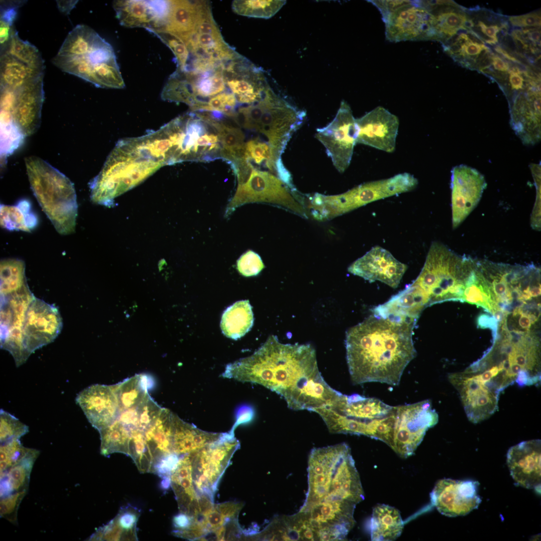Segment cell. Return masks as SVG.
Returning <instances> with one entry per match:
<instances>
[{
	"instance_id": "9a60e30c",
	"label": "cell",
	"mask_w": 541,
	"mask_h": 541,
	"mask_svg": "<svg viewBox=\"0 0 541 541\" xmlns=\"http://www.w3.org/2000/svg\"><path fill=\"white\" fill-rule=\"evenodd\" d=\"M34 298L28 286L1 295V347L12 354L17 366L30 356L23 343L22 330L27 310Z\"/></svg>"
},
{
	"instance_id": "6da1fadb",
	"label": "cell",
	"mask_w": 541,
	"mask_h": 541,
	"mask_svg": "<svg viewBox=\"0 0 541 541\" xmlns=\"http://www.w3.org/2000/svg\"><path fill=\"white\" fill-rule=\"evenodd\" d=\"M308 489L293 517L306 540H344L355 524L364 493L350 447L345 443L314 448L308 466Z\"/></svg>"
},
{
	"instance_id": "6125c7cd",
	"label": "cell",
	"mask_w": 541,
	"mask_h": 541,
	"mask_svg": "<svg viewBox=\"0 0 541 541\" xmlns=\"http://www.w3.org/2000/svg\"><path fill=\"white\" fill-rule=\"evenodd\" d=\"M77 2L78 1H57L59 11L67 15L70 13Z\"/></svg>"
},
{
	"instance_id": "d4e9b609",
	"label": "cell",
	"mask_w": 541,
	"mask_h": 541,
	"mask_svg": "<svg viewBox=\"0 0 541 541\" xmlns=\"http://www.w3.org/2000/svg\"><path fill=\"white\" fill-rule=\"evenodd\" d=\"M76 402L98 431L113 423L120 414L114 385H92L77 395Z\"/></svg>"
},
{
	"instance_id": "4316f807",
	"label": "cell",
	"mask_w": 541,
	"mask_h": 541,
	"mask_svg": "<svg viewBox=\"0 0 541 541\" xmlns=\"http://www.w3.org/2000/svg\"><path fill=\"white\" fill-rule=\"evenodd\" d=\"M541 442L533 439L511 447L507 453L510 474L519 486L539 490L540 487Z\"/></svg>"
},
{
	"instance_id": "44dd1931",
	"label": "cell",
	"mask_w": 541,
	"mask_h": 541,
	"mask_svg": "<svg viewBox=\"0 0 541 541\" xmlns=\"http://www.w3.org/2000/svg\"><path fill=\"white\" fill-rule=\"evenodd\" d=\"M448 379L457 391L468 420L474 423L492 415L498 408L499 395L465 370L450 373Z\"/></svg>"
},
{
	"instance_id": "9c48e42d",
	"label": "cell",
	"mask_w": 541,
	"mask_h": 541,
	"mask_svg": "<svg viewBox=\"0 0 541 541\" xmlns=\"http://www.w3.org/2000/svg\"><path fill=\"white\" fill-rule=\"evenodd\" d=\"M418 180L409 173L361 184L340 194L315 193L310 209L317 220H330L369 203L410 191L416 187Z\"/></svg>"
},
{
	"instance_id": "816d5d0a",
	"label": "cell",
	"mask_w": 541,
	"mask_h": 541,
	"mask_svg": "<svg viewBox=\"0 0 541 541\" xmlns=\"http://www.w3.org/2000/svg\"><path fill=\"white\" fill-rule=\"evenodd\" d=\"M531 171L536 187V196L530 218L531 227L536 230L540 229V168L538 164L531 165Z\"/></svg>"
},
{
	"instance_id": "8d00e7d4",
	"label": "cell",
	"mask_w": 541,
	"mask_h": 541,
	"mask_svg": "<svg viewBox=\"0 0 541 541\" xmlns=\"http://www.w3.org/2000/svg\"><path fill=\"white\" fill-rule=\"evenodd\" d=\"M1 88L18 89L44 76V71L29 67L8 54L1 55Z\"/></svg>"
},
{
	"instance_id": "db71d44e",
	"label": "cell",
	"mask_w": 541,
	"mask_h": 541,
	"mask_svg": "<svg viewBox=\"0 0 541 541\" xmlns=\"http://www.w3.org/2000/svg\"><path fill=\"white\" fill-rule=\"evenodd\" d=\"M412 1H370L380 11L382 17L406 5Z\"/></svg>"
},
{
	"instance_id": "8992f818",
	"label": "cell",
	"mask_w": 541,
	"mask_h": 541,
	"mask_svg": "<svg viewBox=\"0 0 541 541\" xmlns=\"http://www.w3.org/2000/svg\"><path fill=\"white\" fill-rule=\"evenodd\" d=\"M162 166L137 137L121 140L107 157L99 173L90 182L91 199L110 206L115 198Z\"/></svg>"
},
{
	"instance_id": "8fae6325",
	"label": "cell",
	"mask_w": 541,
	"mask_h": 541,
	"mask_svg": "<svg viewBox=\"0 0 541 541\" xmlns=\"http://www.w3.org/2000/svg\"><path fill=\"white\" fill-rule=\"evenodd\" d=\"M243 506V503L238 502H212L195 516L185 521L173 534L189 540L241 538L243 534L238 517Z\"/></svg>"
},
{
	"instance_id": "484cf974",
	"label": "cell",
	"mask_w": 541,
	"mask_h": 541,
	"mask_svg": "<svg viewBox=\"0 0 541 541\" xmlns=\"http://www.w3.org/2000/svg\"><path fill=\"white\" fill-rule=\"evenodd\" d=\"M113 7L120 24L128 27H143L149 31L164 29L170 1H117Z\"/></svg>"
},
{
	"instance_id": "cb8c5ba5",
	"label": "cell",
	"mask_w": 541,
	"mask_h": 541,
	"mask_svg": "<svg viewBox=\"0 0 541 541\" xmlns=\"http://www.w3.org/2000/svg\"><path fill=\"white\" fill-rule=\"evenodd\" d=\"M407 268L405 264L396 259L389 251L376 246L353 262L348 270L370 282L379 281L396 289Z\"/></svg>"
},
{
	"instance_id": "f1b7e54d",
	"label": "cell",
	"mask_w": 541,
	"mask_h": 541,
	"mask_svg": "<svg viewBox=\"0 0 541 541\" xmlns=\"http://www.w3.org/2000/svg\"><path fill=\"white\" fill-rule=\"evenodd\" d=\"M429 306L424 292L413 283L373 310V314L415 327L423 311Z\"/></svg>"
},
{
	"instance_id": "30bf717a",
	"label": "cell",
	"mask_w": 541,
	"mask_h": 541,
	"mask_svg": "<svg viewBox=\"0 0 541 541\" xmlns=\"http://www.w3.org/2000/svg\"><path fill=\"white\" fill-rule=\"evenodd\" d=\"M504 337L495 343L509 385L531 386L540 381V345L530 332L503 331Z\"/></svg>"
},
{
	"instance_id": "d6986e66",
	"label": "cell",
	"mask_w": 541,
	"mask_h": 541,
	"mask_svg": "<svg viewBox=\"0 0 541 541\" xmlns=\"http://www.w3.org/2000/svg\"><path fill=\"white\" fill-rule=\"evenodd\" d=\"M486 186L484 176L476 169L463 164L452 168L451 189L454 229L476 207Z\"/></svg>"
},
{
	"instance_id": "5bb4252c",
	"label": "cell",
	"mask_w": 541,
	"mask_h": 541,
	"mask_svg": "<svg viewBox=\"0 0 541 541\" xmlns=\"http://www.w3.org/2000/svg\"><path fill=\"white\" fill-rule=\"evenodd\" d=\"M391 448L400 457L412 455L426 431L438 422V415L429 400L396 406Z\"/></svg>"
},
{
	"instance_id": "f546056e",
	"label": "cell",
	"mask_w": 541,
	"mask_h": 541,
	"mask_svg": "<svg viewBox=\"0 0 541 541\" xmlns=\"http://www.w3.org/2000/svg\"><path fill=\"white\" fill-rule=\"evenodd\" d=\"M170 481L178 503L179 514L185 516L193 514L198 507L200 496L193 484L191 453L179 458L171 472Z\"/></svg>"
},
{
	"instance_id": "f35d334b",
	"label": "cell",
	"mask_w": 541,
	"mask_h": 541,
	"mask_svg": "<svg viewBox=\"0 0 541 541\" xmlns=\"http://www.w3.org/2000/svg\"><path fill=\"white\" fill-rule=\"evenodd\" d=\"M39 451L33 449L22 460L1 474V497L13 492L27 491L30 474Z\"/></svg>"
},
{
	"instance_id": "ab89813d",
	"label": "cell",
	"mask_w": 541,
	"mask_h": 541,
	"mask_svg": "<svg viewBox=\"0 0 541 541\" xmlns=\"http://www.w3.org/2000/svg\"><path fill=\"white\" fill-rule=\"evenodd\" d=\"M162 408L148 394L137 406L121 411L118 420L130 432L133 430L145 432L158 418Z\"/></svg>"
},
{
	"instance_id": "4dcf8cb0",
	"label": "cell",
	"mask_w": 541,
	"mask_h": 541,
	"mask_svg": "<svg viewBox=\"0 0 541 541\" xmlns=\"http://www.w3.org/2000/svg\"><path fill=\"white\" fill-rule=\"evenodd\" d=\"M173 451L180 457L197 451L219 439L223 433L209 432L186 422L173 414Z\"/></svg>"
},
{
	"instance_id": "681fc988",
	"label": "cell",
	"mask_w": 541,
	"mask_h": 541,
	"mask_svg": "<svg viewBox=\"0 0 541 541\" xmlns=\"http://www.w3.org/2000/svg\"><path fill=\"white\" fill-rule=\"evenodd\" d=\"M264 266L260 256L252 250L243 253L237 261L238 271L245 277L258 275Z\"/></svg>"
},
{
	"instance_id": "91938a15",
	"label": "cell",
	"mask_w": 541,
	"mask_h": 541,
	"mask_svg": "<svg viewBox=\"0 0 541 541\" xmlns=\"http://www.w3.org/2000/svg\"><path fill=\"white\" fill-rule=\"evenodd\" d=\"M478 27L481 32L485 36L490 38L495 43L498 42L497 34L500 30V27L497 25L486 26L482 22H478Z\"/></svg>"
},
{
	"instance_id": "277c9868",
	"label": "cell",
	"mask_w": 541,
	"mask_h": 541,
	"mask_svg": "<svg viewBox=\"0 0 541 541\" xmlns=\"http://www.w3.org/2000/svg\"><path fill=\"white\" fill-rule=\"evenodd\" d=\"M143 139L163 166L222 158L219 122L208 112H188L143 135Z\"/></svg>"
},
{
	"instance_id": "836d02e7",
	"label": "cell",
	"mask_w": 541,
	"mask_h": 541,
	"mask_svg": "<svg viewBox=\"0 0 541 541\" xmlns=\"http://www.w3.org/2000/svg\"><path fill=\"white\" fill-rule=\"evenodd\" d=\"M403 522L399 510L386 504H378L373 510L370 520L372 540H394L403 528Z\"/></svg>"
},
{
	"instance_id": "83f0119b",
	"label": "cell",
	"mask_w": 541,
	"mask_h": 541,
	"mask_svg": "<svg viewBox=\"0 0 541 541\" xmlns=\"http://www.w3.org/2000/svg\"><path fill=\"white\" fill-rule=\"evenodd\" d=\"M43 77L14 90L16 99L12 113L14 121L25 136L39 128L44 99Z\"/></svg>"
},
{
	"instance_id": "4fadbf2b",
	"label": "cell",
	"mask_w": 541,
	"mask_h": 541,
	"mask_svg": "<svg viewBox=\"0 0 541 541\" xmlns=\"http://www.w3.org/2000/svg\"><path fill=\"white\" fill-rule=\"evenodd\" d=\"M239 446L233 432L230 431L223 433L215 442L191 453L192 481L199 496L213 498L220 478Z\"/></svg>"
},
{
	"instance_id": "52a82bcc",
	"label": "cell",
	"mask_w": 541,
	"mask_h": 541,
	"mask_svg": "<svg viewBox=\"0 0 541 541\" xmlns=\"http://www.w3.org/2000/svg\"><path fill=\"white\" fill-rule=\"evenodd\" d=\"M32 190L57 231L75 232L78 204L73 183L64 174L36 156L25 159Z\"/></svg>"
},
{
	"instance_id": "7c38bea8",
	"label": "cell",
	"mask_w": 541,
	"mask_h": 541,
	"mask_svg": "<svg viewBox=\"0 0 541 541\" xmlns=\"http://www.w3.org/2000/svg\"><path fill=\"white\" fill-rule=\"evenodd\" d=\"M299 197L296 190L291 189L277 175L254 168L246 182L237 186L226 214L228 215L235 208L247 203L266 202L307 218V211Z\"/></svg>"
},
{
	"instance_id": "be15d7a7",
	"label": "cell",
	"mask_w": 541,
	"mask_h": 541,
	"mask_svg": "<svg viewBox=\"0 0 541 541\" xmlns=\"http://www.w3.org/2000/svg\"><path fill=\"white\" fill-rule=\"evenodd\" d=\"M491 58L492 64L495 70L501 72L508 71L509 65L503 59L496 56H493Z\"/></svg>"
},
{
	"instance_id": "7402d4cb",
	"label": "cell",
	"mask_w": 541,
	"mask_h": 541,
	"mask_svg": "<svg viewBox=\"0 0 541 541\" xmlns=\"http://www.w3.org/2000/svg\"><path fill=\"white\" fill-rule=\"evenodd\" d=\"M478 485L473 480H439L430 494L431 502L444 515H465L477 508L481 501L477 494Z\"/></svg>"
},
{
	"instance_id": "b9f144b4",
	"label": "cell",
	"mask_w": 541,
	"mask_h": 541,
	"mask_svg": "<svg viewBox=\"0 0 541 541\" xmlns=\"http://www.w3.org/2000/svg\"><path fill=\"white\" fill-rule=\"evenodd\" d=\"M101 453L108 456L115 452L128 454L130 433L119 420L100 430Z\"/></svg>"
},
{
	"instance_id": "ba28073f",
	"label": "cell",
	"mask_w": 541,
	"mask_h": 541,
	"mask_svg": "<svg viewBox=\"0 0 541 541\" xmlns=\"http://www.w3.org/2000/svg\"><path fill=\"white\" fill-rule=\"evenodd\" d=\"M472 260L469 256L457 254L440 242L434 241L413 283L426 295L429 306L445 301L462 302L464 282Z\"/></svg>"
},
{
	"instance_id": "e7e4bbea",
	"label": "cell",
	"mask_w": 541,
	"mask_h": 541,
	"mask_svg": "<svg viewBox=\"0 0 541 541\" xmlns=\"http://www.w3.org/2000/svg\"><path fill=\"white\" fill-rule=\"evenodd\" d=\"M524 34H526L527 38L534 43H539L540 40V32L536 29L524 30Z\"/></svg>"
},
{
	"instance_id": "f5cc1de1",
	"label": "cell",
	"mask_w": 541,
	"mask_h": 541,
	"mask_svg": "<svg viewBox=\"0 0 541 541\" xmlns=\"http://www.w3.org/2000/svg\"><path fill=\"white\" fill-rule=\"evenodd\" d=\"M510 23L516 27H539L540 26V17L536 13H531L518 16L509 17Z\"/></svg>"
},
{
	"instance_id": "c3c4849f",
	"label": "cell",
	"mask_w": 541,
	"mask_h": 541,
	"mask_svg": "<svg viewBox=\"0 0 541 541\" xmlns=\"http://www.w3.org/2000/svg\"><path fill=\"white\" fill-rule=\"evenodd\" d=\"M161 40L173 52L177 64V70H182L189 59V52L182 40L176 35L165 30L150 31Z\"/></svg>"
},
{
	"instance_id": "6f0895ef",
	"label": "cell",
	"mask_w": 541,
	"mask_h": 541,
	"mask_svg": "<svg viewBox=\"0 0 541 541\" xmlns=\"http://www.w3.org/2000/svg\"><path fill=\"white\" fill-rule=\"evenodd\" d=\"M254 416V412L251 407L243 406L240 407L236 413V419L235 423L230 431L233 432L237 426L250 422L253 418Z\"/></svg>"
},
{
	"instance_id": "3957f363",
	"label": "cell",
	"mask_w": 541,
	"mask_h": 541,
	"mask_svg": "<svg viewBox=\"0 0 541 541\" xmlns=\"http://www.w3.org/2000/svg\"><path fill=\"white\" fill-rule=\"evenodd\" d=\"M414 327L372 314L346 333V359L354 384L400 383L417 352Z\"/></svg>"
},
{
	"instance_id": "d590c367",
	"label": "cell",
	"mask_w": 541,
	"mask_h": 541,
	"mask_svg": "<svg viewBox=\"0 0 541 541\" xmlns=\"http://www.w3.org/2000/svg\"><path fill=\"white\" fill-rule=\"evenodd\" d=\"M202 1H170L169 12L165 30L178 36L193 31Z\"/></svg>"
},
{
	"instance_id": "60d3db41",
	"label": "cell",
	"mask_w": 541,
	"mask_h": 541,
	"mask_svg": "<svg viewBox=\"0 0 541 541\" xmlns=\"http://www.w3.org/2000/svg\"><path fill=\"white\" fill-rule=\"evenodd\" d=\"M118 399L120 411L134 408L149 394L151 380L144 374H137L114 385Z\"/></svg>"
},
{
	"instance_id": "f907efd6",
	"label": "cell",
	"mask_w": 541,
	"mask_h": 541,
	"mask_svg": "<svg viewBox=\"0 0 541 541\" xmlns=\"http://www.w3.org/2000/svg\"><path fill=\"white\" fill-rule=\"evenodd\" d=\"M26 493L27 491L16 492L1 497V516L16 523L18 508Z\"/></svg>"
},
{
	"instance_id": "11a10c76",
	"label": "cell",
	"mask_w": 541,
	"mask_h": 541,
	"mask_svg": "<svg viewBox=\"0 0 541 541\" xmlns=\"http://www.w3.org/2000/svg\"><path fill=\"white\" fill-rule=\"evenodd\" d=\"M14 29L13 25H11L2 20H0L1 54L4 53L8 48Z\"/></svg>"
},
{
	"instance_id": "603a6c76",
	"label": "cell",
	"mask_w": 541,
	"mask_h": 541,
	"mask_svg": "<svg viewBox=\"0 0 541 541\" xmlns=\"http://www.w3.org/2000/svg\"><path fill=\"white\" fill-rule=\"evenodd\" d=\"M355 121L357 143L387 153L394 151L399 125L396 115L378 106Z\"/></svg>"
},
{
	"instance_id": "5b68a950",
	"label": "cell",
	"mask_w": 541,
	"mask_h": 541,
	"mask_svg": "<svg viewBox=\"0 0 541 541\" xmlns=\"http://www.w3.org/2000/svg\"><path fill=\"white\" fill-rule=\"evenodd\" d=\"M332 433L365 435L391 448L396 408L380 400L342 393L333 402L317 409Z\"/></svg>"
},
{
	"instance_id": "bcb514c9",
	"label": "cell",
	"mask_w": 541,
	"mask_h": 541,
	"mask_svg": "<svg viewBox=\"0 0 541 541\" xmlns=\"http://www.w3.org/2000/svg\"><path fill=\"white\" fill-rule=\"evenodd\" d=\"M33 449L23 446L20 439H14L1 444V474H3L12 466L22 460Z\"/></svg>"
},
{
	"instance_id": "e575fe53",
	"label": "cell",
	"mask_w": 541,
	"mask_h": 541,
	"mask_svg": "<svg viewBox=\"0 0 541 541\" xmlns=\"http://www.w3.org/2000/svg\"><path fill=\"white\" fill-rule=\"evenodd\" d=\"M253 314L248 300L238 301L228 307L221 316L222 333L235 340L244 336L253 324Z\"/></svg>"
},
{
	"instance_id": "ffe728a7",
	"label": "cell",
	"mask_w": 541,
	"mask_h": 541,
	"mask_svg": "<svg viewBox=\"0 0 541 541\" xmlns=\"http://www.w3.org/2000/svg\"><path fill=\"white\" fill-rule=\"evenodd\" d=\"M430 13L422 1L411 2L382 17L391 42L431 40Z\"/></svg>"
},
{
	"instance_id": "7dc6e473",
	"label": "cell",
	"mask_w": 541,
	"mask_h": 541,
	"mask_svg": "<svg viewBox=\"0 0 541 541\" xmlns=\"http://www.w3.org/2000/svg\"><path fill=\"white\" fill-rule=\"evenodd\" d=\"M29 432L27 425L3 409L0 411L1 444L20 438Z\"/></svg>"
},
{
	"instance_id": "74e56055",
	"label": "cell",
	"mask_w": 541,
	"mask_h": 541,
	"mask_svg": "<svg viewBox=\"0 0 541 541\" xmlns=\"http://www.w3.org/2000/svg\"><path fill=\"white\" fill-rule=\"evenodd\" d=\"M0 223L2 227L10 231L30 232L37 226L38 218L30 201L23 199L14 205L1 204Z\"/></svg>"
},
{
	"instance_id": "2e32d148",
	"label": "cell",
	"mask_w": 541,
	"mask_h": 541,
	"mask_svg": "<svg viewBox=\"0 0 541 541\" xmlns=\"http://www.w3.org/2000/svg\"><path fill=\"white\" fill-rule=\"evenodd\" d=\"M355 119L349 104L342 101L333 120L318 128L315 134L340 173L344 172L349 166L357 143Z\"/></svg>"
},
{
	"instance_id": "e0dca14e",
	"label": "cell",
	"mask_w": 541,
	"mask_h": 541,
	"mask_svg": "<svg viewBox=\"0 0 541 541\" xmlns=\"http://www.w3.org/2000/svg\"><path fill=\"white\" fill-rule=\"evenodd\" d=\"M179 37L188 50V60L218 63L238 55L224 40L211 13L202 16L192 32Z\"/></svg>"
},
{
	"instance_id": "ac0fdd59",
	"label": "cell",
	"mask_w": 541,
	"mask_h": 541,
	"mask_svg": "<svg viewBox=\"0 0 541 541\" xmlns=\"http://www.w3.org/2000/svg\"><path fill=\"white\" fill-rule=\"evenodd\" d=\"M62 327L58 309L35 297L27 310L22 330L23 343L30 355L52 342Z\"/></svg>"
},
{
	"instance_id": "680465c9",
	"label": "cell",
	"mask_w": 541,
	"mask_h": 541,
	"mask_svg": "<svg viewBox=\"0 0 541 541\" xmlns=\"http://www.w3.org/2000/svg\"><path fill=\"white\" fill-rule=\"evenodd\" d=\"M477 325L481 328L491 329L493 340L496 339L498 335V323L493 317H490L486 314H482L478 318Z\"/></svg>"
},
{
	"instance_id": "94428289",
	"label": "cell",
	"mask_w": 541,
	"mask_h": 541,
	"mask_svg": "<svg viewBox=\"0 0 541 541\" xmlns=\"http://www.w3.org/2000/svg\"><path fill=\"white\" fill-rule=\"evenodd\" d=\"M509 81L512 90L518 91L522 90L523 87V79L518 72L509 71Z\"/></svg>"
},
{
	"instance_id": "ee69618b",
	"label": "cell",
	"mask_w": 541,
	"mask_h": 541,
	"mask_svg": "<svg viewBox=\"0 0 541 541\" xmlns=\"http://www.w3.org/2000/svg\"><path fill=\"white\" fill-rule=\"evenodd\" d=\"M29 67L44 71V61L38 49L28 41L20 39L14 29L9 45L5 52Z\"/></svg>"
},
{
	"instance_id": "f6af8a7d",
	"label": "cell",
	"mask_w": 541,
	"mask_h": 541,
	"mask_svg": "<svg viewBox=\"0 0 541 541\" xmlns=\"http://www.w3.org/2000/svg\"><path fill=\"white\" fill-rule=\"evenodd\" d=\"M286 1H234L233 12L239 15L263 19L274 16L286 4Z\"/></svg>"
},
{
	"instance_id": "1f68e13d",
	"label": "cell",
	"mask_w": 541,
	"mask_h": 541,
	"mask_svg": "<svg viewBox=\"0 0 541 541\" xmlns=\"http://www.w3.org/2000/svg\"><path fill=\"white\" fill-rule=\"evenodd\" d=\"M462 302L481 307L492 315L499 310L489 283L481 270L477 260L473 259L464 282Z\"/></svg>"
},
{
	"instance_id": "9f6ffc18",
	"label": "cell",
	"mask_w": 541,
	"mask_h": 541,
	"mask_svg": "<svg viewBox=\"0 0 541 541\" xmlns=\"http://www.w3.org/2000/svg\"><path fill=\"white\" fill-rule=\"evenodd\" d=\"M488 48L484 45L477 42H474L470 40L465 42L462 47L460 53L457 56L453 57H460L462 56H473L480 54L483 51L487 50Z\"/></svg>"
},
{
	"instance_id": "7bdbcfd3",
	"label": "cell",
	"mask_w": 541,
	"mask_h": 541,
	"mask_svg": "<svg viewBox=\"0 0 541 541\" xmlns=\"http://www.w3.org/2000/svg\"><path fill=\"white\" fill-rule=\"evenodd\" d=\"M1 295H6L28 286L25 276V263L18 258L1 261Z\"/></svg>"
},
{
	"instance_id": "7a4b0ae2",
	"label": "cell",
	"mask_w": 541,
	"mask_h": 541,
	"mask_svg": "<svg viewBox=\"0 0 541 541\" xmlns=\"http://www.w3.org/2000/svg\"><path fill=\"white\" fill-rule=\"evenodd\" d=\"M221 376L263 386L294 410L315 412L342 394L324 379L311 345L284 344L273 335L252 355L228 364Z\"/></svg>"
},
{
	"instance_id": "d6a6232c",
	"label": "cell",
	"mask_w": 541,
	"mask_h": 541,
	"mask_svg": "<svg viewBox=\"0 0 541 541\" xmlns=\"http://www.w3.org/2000/svg\"><path fill=\"white\" fill-rule=\"evenodd\" d=\"M139 515V510L134 507H122L113 520L91 537V540H137L136 524Z\"/></svg>"
},
{
	"instance_id": "03108f58",
	"label": "cell",
	"mask_w": 541,
	"mask_h": 541,
	"mask_svg": "<svg viewBox=\"0 0 541 541\" xmlns=\"http://www.w3.org/2000/svg\"><path fill=\"white\" fill-rule=\"evenodd\" d=\"M474 27V23L473 21L471 19L467 18L463 24V27L466 29H468V30H470Z\"/></svg>"
}]
</instances>
